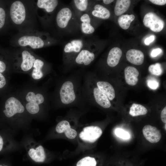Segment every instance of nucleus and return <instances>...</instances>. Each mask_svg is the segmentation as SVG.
I'll use <instances>...</instances> for the list:
<instances>
[{"label": "nucleus", "mask_w": 166, "mask_h": 166, "mask_svg": "<svg viewBox=\"0 0 166 166\" xmlns=\"http://www.w3.org/2000/svg\"><path fill=\"white\" fill-rule=\"evenodd\" d=\"M148 69L151 73L156 76L160 75L163 72L161 65L158 63L150 65Z\"/></svg>", "instance_id": "28"}, {"label": "nucleus", "mask_w": 166, "mask_h": 166, "mask_svg": "<svg viewBox=\"0 0 166 166\" xmlns=\"http://www.w3.org/2000/svg\"><path fill=\"white\" fill-rule=\"evenodd\" d=\"M84 73L78 70L63 77L57 92V101L64 105L88 103L82 93Z\"/></svg>", "instance_id": "2"}, {"label": "nucleus", "mask_w": 166, "mask_h": 166, "mask_svg": "<svg viewBox=\"0 0 166 166\" xmlns=\"http://www.w3.org/2000/svg\"><path fill=\"white\" fill-rule=\"evenodd\" d=\"M11 44L13 47L29 50L41 49L58 43L49 33L38 30L18 32L12 38Z\"/></svg>", "instance_id": "3"}, {"label": "nucleus", "mask_w": 166, "mask_h": 166, "mask_svg": "<svg viewBox=\"0 0 166 166\" xmlns=\"http://www.w3.org/2000/svg\"><path fill=\"white\" fill-rule=\"evenodd\" d=\"M102 133V130L99 127L90 126L83 128L79 134V137L84 141L93 143L96 141Z\"/></svg>", "instance_id": "12"}, {"label": "nucleus", "mask_w": 166, "mask_h": 166, "mask_svg": "<svg viewBox=\"0 0 166 166\" xmlns=\"http://www.w3.org/2000/svg\"><path fill=\"white\" fill-rule=\"evenodd\" d=\"M17 48L13 49L12 53L13 65L15 69L23 72L32 70L37 55L30 50Z\"/></svg>", "instance_id": "5"}, {"label": "nucleus", "mask_w": 166, "mask_h": 166, "mask_svg": "<svg viewBox=\"0 0 166 166\" xmlns=\"http://www.w3.org/2000/svg\"><path fill=\"white\" fill-rule=\"evenodd\" d=\"M73 12L69 7L60 8L55 13L53 18L56 27L58 30H65L73 20Z\"/></svg>", "instance_id": "9"}, {"label": "nucleus", "mask_w": 166, "mask_h": 166, "mask_svg": "<svg viewBox=\"0 0 166 166\" xmlns=\"http://www.w3.org/2000/svg\"><path fill=\"white\" fill-rule=\"evenodd\" d=\"M26 99L28 102L26 105V109L29 113L32 114H36L39 112V105L43 103L45 100V97L42 94H35L31 91L28 93Z\"/></svg>", "instance_id": "10"}, {"label": "nucleus", "mask_w": 166, "mask_h": 166, "mask_svg": "<svg viewBox=\"0 0 166 166\" xmlns=\"http://www.w3.org/2000/svg\"><path fill=\"white\" fill-rule=\"evenodd\" d=\"M7 69L6 62L4 60L0 59V73H5Z\"/></svg>", "instance_id": "33"}, {"label": "nucleus", "mask_w": 166, "mask_h": 166, "mask_svg": "<svg viewBox=\"0 0 166 166\" xmlns=\"http://www.w3.org/2000/svg\"><path fill=\"white\" fill-rule=\"evenodd\" d=\"M0 166H10V164L3 160H0Z\"/></svg>", "instance_id": "38"}, {"label": "nucleus", "mask_w": 166, "mask_h": 166, "mask_svg": "<svg viewBox=\"0 0 166 166\" xmlns=\"http://www.w3.org/2000/svg\"><path fill=\"white\" fill-rule=\"evenodd\" d=\"M2 123L1 121L0 120V126H2Z\"/></svg>", "instance_id": "40"}, {"label": "nucleus", "mask_w": 166, "mask_h": 166, "mask_svg": "<svg viewBox=\"0 0 166 166\" xmlns=\"http://www.w3.org/2000/svg\"><path fill=\"white\" fill-rule=\"evenodd\" d=\"M142 131L144 138L151 143H157L161 138L160 131L156 127L146 125L143 127Z\"/></svg>", "instance_id": "14"}, {"label": "nucleus", "mask_w": 166, "mask_h": 166, "mask_svg": "<svg viewBox=\"0 0 166 166\" xmlns=\"http://www.w3.org/2000/svg\"><path fill=\"white\" fill-rule=\"evenodd\" d=\"M162 52L160 48H157L152 50L151 53V55L152 57H155L159 54Z\"/></svg>", "instance_id": "36"}, {"label": "nucleus", "mask_w": 166, "mask_h": 166, "mask_svg": "<svg viewBox=\"0 0 166 166\" xmlns=\"http://www.w3.org/2000/svg\"><path fill=\"white\" fill-rule=\"evenodd\" d=\"M143 23L145 26L149 28L152 31L156 33L161 31L165 25L164 21L152 12L148 13L145 15Z\"/></svg>", "instance_id": "11"}, {"label": "nucleus", "mask_w": 166, "mask_h": 166, "mask_svg": "<svg viewBox=\"0 0 166 166\" xmlns=\"http://www.w3.org/2000/svg\"><path fill=\"white\" fill-rule=\"evenodd\" d=\"M124 77L126 83L129 85H136L138 81L139 72L135 67L128 66L126 67L124 70Z\"/></svg>", "instance_id": "19"}, {"label": "nucleus", "mask_w": 166, "mask_h": 166, "mask_svg": "<svg viewBox=\"0 0 166 166\" xmlns=\"http://www.w3.org/2000/svg\"><path fill=\"white\" fill-rule=\"evenodd\" d=\"M122 55L121 49L117 47H114L109 51L107 58L106 62L108 66L114 67L118 64Z\"/></svg>", "instance_id": "20"}, {"label": "nucleus", "mask_w": 166, "mask_h": 166, "mask_svg": "<svg viewBox=\"0 0 166 166\" xmlns=\"http://www.w3.org/2000/svg\"><path fill=\"white\" fill-rule=\"evenodd\" d=\"M7 84V80L4 74L0 73V94L5 88Z\"/></svg>", "instance_id": "32"}, {"label": "nucleus", "mask_w": 166, "mask_h": 166, "mask_svg": "<svg viewBox=\"0 0 166 166\" xmlns=\"http://www.w3.org/2000/svg\"><path fill=\"white\" fill-rule=\"evenodd\" d=\"M6 11L0 7V29L3 28L6 23Z\"/></svg>", "instance_id": "30"}, {"label": "nucleus", "mask_w": 166, "mask_h": 166, "mask_svg": "<svg viewBox=\"0 0 166 166\" xmlns=\"http://www.w3.org/2000/svg\"><path fill=\"white\" fill-rule=\"evenodd\" d=\"M24 110V107L21 102L16 98L11 97L5 100L1 111L3 117L8 119L17 114L23 113Z\"/></svg>", "instance_id": "8"}, {"label": "nucleus", "mask_w": 166, "mask_h": 166, "mask_svg": "<svg viewBox=\"0 0 166 166\" xmlns=\"http://www.w3.org/2000/svg\"><path fill=\"white\" fill-rule=\"evenodd\" d=\"M149 1L153 4L160 6L164 5L166 3V0H150Z\"/></svg>", "instance_id": "35"}, {"label": "nucleus", "mask_w": 166, "mask_h": 166, "mask_svg": "<svg viewBox=\"0 0 166 166\" xmlns=\"http://www.w3.org/2000/svg\"><path fill=\"white\" fill-rule=\"evenodd\" d=\"M59 3L57 0H35L36 16L43 27H48L51 24Z\"/></svg>", "instance_id": "4"}, {"label": "nucleus", "mask_w": 166, "mask_h": 166, "mask_svg": "<svg viewBox=\"0 0 166 166\" xmlns=\"http://www.w3.org/2000/svg\"><path fill=\"white\" fill-rule=\"evenodd\" d=\"M75 166H99V163L95 158L87 156L79 160Z\"/></svg>", "instance_id": "26"}, {"label": "nucleus", "mask_w": 166, "mask_h": 166, "mask_svg": "<svg viewBox=\"0 0 166 166\" xmlns=\"http://www.w3.org/2000/svg\"><path fill=\"white\" fill-rule=\"evenodd\" d=\"M131 3L129 0H117L114 9L115 14L117 16L122 15L128 10Z\"/></svg>", "instance_id": "22"}, {"label": "nucleus", "mask_w": 166, "mask_h": 166, "mask_svg": "<svg viewBox=\"0 0 166 166\" xmlns=\"http://www.w3.org/2000/svg\"><path fill=\"white\" fill-rule=\"evenodd\" d=\"M49 66L41 58L37 57L32 69L31 76L33 79L38 80L42 78L45 70L49 69Z\"/></svg>", "instance_id": "15"}, {"label": "nucleus", "mask_w": 166, "mask_h": 166, "mask_svg": "<svg viewBox=\"0 0 166 166\" xmlns=\"http://www.w3.org/2000/svg\"><path fill=\"white\" fill-rule=\"evenodd\" d=\"M126 57L130 63L136 65L143 64L144 60V55L140 50L134 49L128 50L126 53Z\"/></svg>", "instance_id": "17"}, {"label": "nucleus", "mask_w": 166, "mask_h": 166, "mask_svg": "<svg viewBox=\"0 0 166 166\" xmlns=\"http://www.w3.org/2000/svg\"><path fill=\"white\" fill-rule=\"evenodd\" d=\"M7 134L3 131H0V154L9 148L10 143Z\"/></svg>", "instance_id": "25"}, {"label": "nucleus", "mask_w": 166, "mask_h": 166, "mask_svg": "<svg viewBox=\"0 0 166 166\" xmlns=\"http://www.w3.org/2000/svg\"><path fill=\"white\" fill-rule=\"evenodd\" d=\"M91 42V41L78 38L71 40L65 45L63 49V61L64 71L65 73L68 72L69 67L75 56Z\"/></svg>", "instance_id": "6"}, {"label": "nucleus", "mask_w": 166, "mask_h": 166, "mask_svg": "<svg viewBox=\"0 0 166 166\" xmlns=\"http://www.w3.org/2000/svg\"><path fill=\"white\" fill-rule=\"evenodd\" d=\"M8 12L10 23L18 32L38 30L35 0L12 1Z\"/></svg>", "instance_id": "1"}, {"label": "nucleus", "mask_w": 166, "mask_h": 166, "mask_svg": "<svg viewBox=\"0 0 166 166\" xmlns=\"http://www.w3.org/2000/svg\"><path fill=\"white\" fill-rule=\"evenodd\" d=\"M155 39V36L154 35H151L145 39L144 43L146 45H148L151 42H153Z\"/></svg>", "instance_id": "37"}, {"label": "nucleus", "mask_w": 166, "mask_h": 166, "mask_svg": "<svg viewBox=\"0 0 166 166\" xmlns=\"http://www.w3.org/2000/svg\"><path fill=\"white\" fill-rule=\"evenodd\" d=\"M73 4L76 9L81 12H85L89 9L90 1L87 0H74Z\"/></svg>", "instance_id": "27"}, {"label": "nucleus", "mask_w": 166, "mask_h": 166, "mask_svg": "<svg viewBox=\"0 0 166 166\" xmlns=\"http://www.w3.org/2000/svg\"><path fill=\"white\" fill-rule=\"evenodd\" d=\"M114 0H103V3L105 4H108L111 3L112 2H113Z\"/></svg>", "instance_id": "39"}, {"label": "nucleus", "mask_w": 166, "mask_h": 166, "mask_svg": "<svg viewBox=\"0 0 166 166\" xmlns=\"http://www.w3.org/2000/svg\"><path fill=\"white\" fill-rule=\"evenodd\" d=\"M90 15L87 13L82 14L80 17V21L81 31L85 34H90L95 31V29L92 25Z\"/></svg>", "instance_id": "18"}, {"label": "nucleus", "mask_w": 166, "mask_h": 166, "mask_svg": "<svg viewBox=\"0 0 166 166\" xmlns=\"http://www.w3.org/2000/svg\"><path fill=\"white\" fill-rule=\"evenodd\" d=\"M147 84L148 86L150 89L155 90L159 86V83L155 79H151L147 80Z\"/></svg>", "instance_id": "31"}, {"label": "nucleus", "mask_w": 166, "mask_h": 166, "mask_svg": "<svg viewBox=\"0 0 166 166\" xmlns=\"http://www.w3.org/2000/svg\"><path fill=\"white\" fill-rule=\"evenodd\" d=\"M148 111L144 106L139 104L133 103L130 108L129 114L133 117L146 114Z\"/></svg>", "instance_id": "24"}, {"label": "nucleus", "mask_w": 166, "mask_h": 166, "mask_svg": "<svg viewBox=\"0 0 166 166\" xmlns=\"http://www.w3.org/2000/svg\"><path fill=\"white\" fill-rule=\"evenodd\" d=\"M135 18V16L132 14H122L118 18V22L121 28L124 30H127L129 28L131 23Z\"/></svg>", "instance_id": "23"}, {"label": "nucleus", "mask_w": 166, "mask_h": 166, "mask_svg": "<svg viewBox=\"0 0 166 166\" xmlns=\"http://www.w3.org/2000/svg\"><path fill=\"white\" fill-rule=\"evenodd\" d=\"M55 129L58 133L64 132L66 136L69 139H74L77 135L76 130L71 128L69 122L66 120L59 122L57 125Z\"/></svg>", "instance_id": "16"}, {"label": "nucleus", "mask_w": 166, "mask_h": 166, "mask_svg": "<svg viewBox=\"0 0 166 166\" xmlns=\"http://www.w3.org/2000/svg\"><path fill=\"white\" fill-rule=\"evenodd\" d=\"M90 11L91 15L93 17L103 19H108L110 16L109 10L100 4L95 5Z\"/></svg>", "instance_id": "21"}, {"label": "nucleus", "mask_w": 166, "mask_h": 166, "mask_svg": "<svg viewBox=\"0 0 166 166\" xmlns=\"http://www.w3.org/2000/svg\"><path fill=\"white\" fill-rule=\"evenodd\" d=\"M92 45L91 42L75 56L69 67L68 71L74 67H83L91 64L95 60L96 56L94 49L92 48Z\"/></svg>", "instance_id": "7"}, {"label": "nucleus", "mask_w": 166, "mask_h": 166, "mask_svg": "<svg viewBox=\"0 0 166 166\" xmlns=\"http://www.w3.org/2000/svg\"><path fill=\"white\" fill-rule=\"evenodd\" d=\"M115 133L117 136L124 140H128L130 137L129 133L121 128L116 129Z\"/></svg>", "instance_id": "29"}, {"label": "nucleus", "mask_w": 166, "mask_h": 166, "mask_svg": "<svg viewBox=\"0 0 166 166\" xmlns=\"http://www.w3.org/2000/svg\"><path fill=\"white\" fill-rule=\"evenodd\" d=\"M160 118L162 122L166 123V107L165 106L161 111L160 114Z\"/></svg>", "instance_id": "34"}, {"label": "nucleus", "mask_w": 166, "mask_h": 166, "mask_svg": "<svg viewBox=\"0 0 166 166\" xmlns=\"http://www.w3.org/2000/svg\"><path fill=\"white\" fill-rule=\"evenodd\" d=\"M30 159L36 163H43L47 160V157L43 147L38 144L30 146L28 150Z\"/></svg>", "instance_id": "13"}]
</instances>
